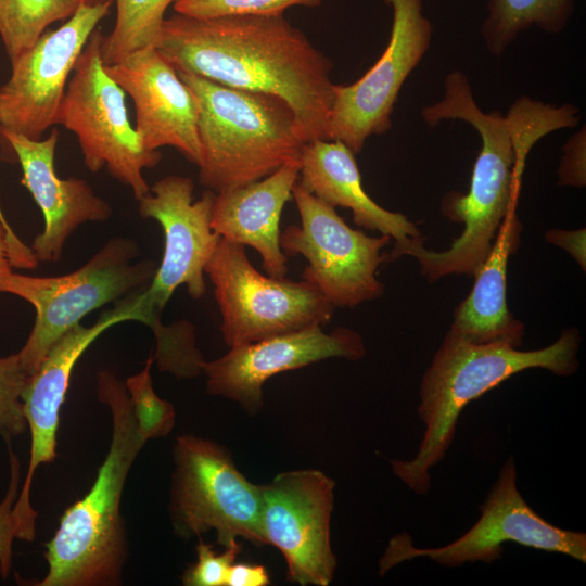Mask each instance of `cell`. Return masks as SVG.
Here are the masks:
<instances>
[{
	"instance_id": "6da1fadb",
	"label": "cell",
	"mask_w": 586,
	"mask_h": 586,
	"mask_svg": "<svg viewBox=\"0 0 586 586\" xmlns=\"http://www.w3.org/2000/svg\"><path fill=\"white\" fill-rule=\"evenodd\" d=\"M421 115L429 126L461 120L480 135L481 150L469 192L451 191L441 202L442 214L463 224V230L447 250H429L423 239H418L392 250L388 259L412 256L430 281L449 275L473 277L488 256L501 224L514 212L527 154L543 137L576 126L578 109L521 97L506 116L499 111L485 113L475 102L468 77L454 71L445 78L443 98L424 106Z\"/></svg>"
},
{
	"instance_id": "7a4b0ae2",
	"label": "cell",
	"mask_w": 586,
	"mask_h": 586,
	"mask_svg": "<svg viewBox=\"0 0 586 586\" xmlns=\"http://www.w3.org/2000/svg\"><path fill=\"white\" fill-rule=\"evenodd\" d=\"M155 48L177 72L269 93L292 109L305 142L329 140L332 62L284 15L164 20Z\"/></svg>"
},
{
	"instance_id": "3957f363",
	"label": "cell",
	"mask_w": 586,
	"mask_h": 586,
	"mask_svg": "<svg viewBox=\"0 0 586 586\" xmlns=\"http://www.w3.org/2000/svg\"><path fill=\"white\" fill-rule=\"evenodd\" d=\"M581 335L569 328L550 345L521 351L504 343H472L448 330L420 384L418 415L424 431L410 460H391L394 475L417 495L431 487L430 470L449 450L464 407L510 377L539 368L572 375L579 367Z\"/></svg>"
},
{
	"instance_id": "277c9868",
	"label": "cell",
	"mask_w": 586,
	"mask_h": 586,
	"mask_svg": "<svg viewBox=\"0 0 586 586\" xmlns=\"http://www.w3.org/2000/svg\"><path fill=\"white\" fill-rule=\"evenodd\" d=\"M98 394L112 415V441L90 491L62 515L47 544V575L39 586H99L120 582L126 538L119 507L128 472L151 438L126 384L111 371L98 374Z\"/></svg>"
},
{
	"instance_id": "5b68a950",
	"label": "cell",
	"mask_w": 586,
	"mask_h": 586,
	"mask_svg": "<svg viewBox=\"0 0 586 586\" xmlns=\"http://www.w3.org/2000/svg\"><path fill=\"white\" fill-rule=\"evenodd\" d=\"M177 73L198 103L199 179L207 190L219 193L243 187L300 162L306 142L285 101Z\"/></svg>"
},
{
	"instance_id": "8992f818",
	"label": "cell",
	"mask_w": 586,
	"mask_h": 586,
	"mask_svg": "<svg viewBox=\"0 0 586 586\" xmlns=\"http://www.w3.org/2000/svg\"><path fill=\"white\" fill-rule=\"evenodd\" d=\"M139 255L137 242L109 240L84 266L63 276L33 277L13 271L0 279V293L16 295L35 307L34 328L17 353L28 375L37 371L52 345L87 314L144 290L157 266Z\"/></svg>"
},
{
	"instance_id": "52a82bcc",
	"label": "cell",
	"mask_w": 586,
	"mask_h": 586,
	"mask_svg": "<svg viewBox=\"0 0 586 586\" xmlns=\"http://www.w3.org/2000/svg\"><path fill=\"white\" fill-rule=\"evenodd\" d=\"M103 33L97 27L80 53L58 116V125L74 132L86 167L110 175L130 190L137 200L150 192L143 169L156 166L158 150L143 146L132 127L125 91L109 76L101 58Z\"/></svg>"
},
{
	"instance_id": "ba28073f",
	"label": "cell",
	"mask_w": 586,
	"mask_h": 586,
	"mask_svg": "<svg viewBox=\"0 0 586 586\" xmlns=\"http://www.w3.org/2000/svg\"><path fill=\"white\" fill-rule=\"evenodd\" d=\"M205 273L221 316L229 347L327 324L334 306L311 283L264 276L245 246L220 239Z\"/></svg>"
},
{
	"instance_id": "9c48e42d",
	"label": "cell",
	"mask_w": 586,
	"mask_h": 586,
	"mask_svg": "<svg viewBox=\"0 0 586 586\" xmlns=\"http://www.w3.org/2000/svg\"><path fill=\"white\" fill-rule=\"evenodd\" d=\"M170 512L182 536L216 532L224 547L244 538L266 545L262 532V487L250 482L220 445L181 435L174 448Z\"/></svg>"
},
{
	"instance_id": "30bf717a",
	"label": "cell",
	"mask_w": 586,
	"mask_h": 586,
	"mask_svg": "<svg viewBox=\"0 0 586 586\" xmlns=\"http://www.w3.org/2000/svg\"><path fill=\"white\" fill-rule=\"evenodd\" d=\"M301 225L280 233L286 257L302 255L308 265L302 279L316 286L334 307H355L383 294L377 272L387 262V235L369 237L351 228L335 208L296 182L292 190Z\"/></svg>"
},
{
	"instance_id": "8fae6325",
	"label": "cell",
	"mask_w": 586,
	"mask_h": 586,
	"mask_svg": "<svg viewBox=\"0 0 586 586\" xmlns=\"http://www.w3.org/2000/svg\"><path fill=\"white\" fill-rule=\"evenodd\" d=\"M480 510L481 517L471 528L442 547H415L407 533L394 537L381 559V574L395 564L419 557L449 568L477 561L489 564L501 558L502 545L507 542L586 562L585 533L555 526L528 506L517 487L512 456L505 461Z\"/></svg>"
},
{
	"instance_id": "7c38bea8",
	"label": "cell",
	"mask_w": 586,
	"mask_h": 586,
	"mask_svg": "<svg viewBox=\"0 0 586 586\" xmlns=\"http://www.w3.org/2000/svg\"><path fill=\"white\" fill-rule=\"evenodd\" d=\"M114 0H81L74 14L11 61L0 86V129L39 140L58 125L68 77Z\"/></svg>"
},
{
	"instance_id": "4fadbf2b",
	"label": "cell",
	"mask_w": 586,
	"mask_h": 586,
	"mask_svg": "<svg viewBox=\"0 0 586 586\" xmlns=\"http://www.w3.org/2000/svg\"><path fill=\"white\" fill-rule=\"evenodd\" d=\"M392 9L388 43L378 61L357 81L334 85L329 114V140L359 153L371 136L392 128L399 91L428 51L433 27L423 15L422 0H384Z\"/></svg>"
},
{
	"instance_id": "5bb4252c",
	"label": "cell",
	"mask_w": 586,
	"mask_h": 586,
	"mask_svg": "<svg viewBox=\"0 0 586 586\" xmlns=\"http://www.w3.org/2000/svg\"><path fill=\"white\" fill-rule=\"evenodd\" d=\"M193 189L192 179L170 175L158 179L139 200V214L155 219L165 239L161 265L141 291L151 328L160 322L162 310L178 286L186 285L196 300L206 293L204 269L221 238L211 225L215 192L206 190L193 202Z\"/></svg>"
},
{
	"instance_id": "9a60e30c",
	"label": "cell",
	"mask_w": 586,
	"mask_h": 586,
	"mask_svg": "<svg viewBox=\"0 0 586 586\" xmlns=\"http://www.w3.org/2000/svg\"><path fill=\"white\" fill-rule=\"evenodd\" d=\"M334 486L331 477L316 469L282 472L260 485L263 536L266 545L282 553L292 583L328 586L333 579Z\"/></svg>"
},
{
	"instance_id": "2e32d148",
	"label": "cell",
	"mask_w": 586,
	"mask_h": 586,
	"mask_svg": "<svg viewBox=\"0 0 586 586\" xmlns=\"http://www.w3.org/2000/svg\"><path fill=\"white\" fill-rule=\"evenodd\" d=\"M124 321L146 324L141 291L103 313L90 327L80 323L65 332L50 348L22 394L23 412L30 431V457L21 493L13 508L16 539L35 537L38 513L31 507L30 489L36 470L56 457L60 410L65 402L72 371L85 351L107 329Z\"/></svg>"
},
{
	"instance_id": "e0dca14e",
	"label": "cell",
	"mask_w": 586,
	"mask_h": 586,
	"mask_svg": "<svg viewBox=\"0 0 586 586\" xmlns=\"http://www.w3.org/2000/svg\"><path fill=\"white\" fill-rule=\"evenodd\" d=\"M365 354L364 340L356 331L337 327L326 333L313 327L230 347L221 357L204 361L202 373L209 394L256 412L263 404V385L271 377L328 358L358 360Z\"/></svg>"
},
{
	"instance_id": "ac0fdd59",
	"label": "cell",
	"mask_w": 586,
	"mask_h": 586,
	"mask_svg": "<svg viewBox=\"0 0 586 586\" xmlns=\"http://www.w3.org/2000/svg\"><path fill=\"white\" fill-rule=\"evenodd\" d=\"M105 71L131 98L135 128L143 146L151 151L171 146L199 167L202 150L195 97L157 49L133 51Z\"/></svg>"
},
{
	"instance_id": "d6986e66",
	"label": "cell",
	"mask_w": 586,
	"mask_h": 586,
	"mask_svg": "<svg viewBox=\"0 0 586 586\" xmlns=\"http://www.w3.org/2000/svg\"><path fill=\"white\" fill-rule=\"evenodd\" d=\"M59 131L53 128L46 139L34 140L0 129L3 158L20 163L21 183L41 208L44 229L31 245L38 262L61 258L68 237L87 221H105L111 205L98 196L87 181L71 177L61 179L54 168Z\"/></svg>"
},
{
	"instance_id": "ffe728a7",
	"label": "cell",
	"mask_w": 586,
	"mask_h": 586,
	"mask_svg": "<svg viewBox=\"0 0 586 586\" xmlns=\"http://www.w3.org/2000/svg\"><path fill=\"white\" fill-rule=\"evenodd\" d=\"M298 174L300 162L289 163L258 181L215 193L213 230L221 239L253 247L270 277L288 273V257L280 246V217Z\"/></svg>"
},
{
	"instance_id": "44dd1931",
	"label": "cell",
	"mask_w": 586,
	"mask_h": 586,
	"mask_svg": "<svg viewBox=\"0 0 586 586\" xmlns=\"http://www.w3.org/2000/svg\"><path fill=\"white\" fill-rule=\"evenodd\" d=\"M297 182L328 205L351 209L357 226L390 237L394 240L393 249L423 239L415 222L383 208L366 193L355 154L341 141L306 142Z\"/></svg>"
},
{
	"instance_id": "7402d4cb",
	"label": "cell",
	"mask_w": 586,
	"mask_h": 586,
	"mask_svg": "<svg viewBox=\"0 0 586 586\" xmlns=\"http://www.w3.org/2000/svg\"><path fill=\"white\" fill-rule=\"evenodd\" d=\"M522 225L513 212L501 224L493 247L474 273L469 295L456 307L450 329L476 344L520 347L524 326L507 305V266L521 243Z\"/></svg>"
},
{
	"instance_id": "603a6c76",
	"label": "cell",
	"mask_w": 586,
	"mask_h": 586,
	"mask_svg": "<svg viewBox=\"0 0 586 586\" xmlns=\"http://www.w3.org/2000/svg\"><path fill=\"white\" fill-rule=\"evenodd\" d=\"M574 11V0H489L481 35L486 50L499 56L532 27L552 35L561 33Z\"/></svg>"
},
{
	"instance_id": "cb8c5ba5",
	"label": "cell",
	"mask_w": 586,
	"mask_h": 586,
	"mask_svg": "<svg viewBox=\"0 0 586 586\" xmlns=\"http://www.w3.org/2000/svg\"><path fill=\"white\" fill-rule=\"evenodd\" d=\"M176 0H114L116 20L112 31L102 38L101 58L105 66L125 55L155 47L165 13Z\"/></svg>"
},
{
	"instance_id": "d4e9b609",
	"label": "cell",
	"mask_w": 586,
	"mask_h": 586,
	"mask_svg": "<svg viewBox=\"0 0 586 586\" xmlns=\"http://www.w3.org/2000/svg\"><path fill=\"white\" fill-rule=\"evenodd\" d=\"M81 0H0V38L13 61L58 21H65Z\"/></svg>"
},
{
	"instance_id": "484cf974",
	"label": "cell",
	"mask_w": 586,
	"mask_h": 586,
	"mask_svg": "<svg viewBox=\"0 0 586 586\" xmlns=\"http://www.w3.org/2000/svg\"><path fill=\"white\" fill-rule=\"evenodd\" d=\"M29 377L17 353L0 357V442L10 444L27 429L22 394Z\"/></svg>"
},
{
	"instance_id": "4316f807",
	"label": "cell",
	"mask_w": 586,
	"mask_h": 586,
	"mask_svg": "<svg viewBox=\"0 0 586 586\" xmlns=\"http://www.w3.org/2000/svg\"><path fill=\"white\" fill-rule=\"evenodd\" d=\"M322 0H176V13L213 18L229 15H282L291 7L316 8Z\"/></svg>"
},
{
	"instance_id": "83f0119b",
	"label": "cell",
	"mask_w": 586,
	"mask_h": 586,
	"mask_svg": "<svg viewBox=\"0 0 586 586\" xmlns=\"http://www.w3.org/2000/svg\"><path fill=\"white\" fill-rule=\"evenodd\" d=\"M154 358L146 360L138 374L128 378L126 387L133 402L142 428L151 438L165 436L175 422V410L170 403L161 399L153 390L150 369Z\"/></svg>"
},
{
	"instance_id": "f1b7e54d",
	"label": "cell",
	"mask_w": 586,
	"mask_h": 586,
	"mask_svg": "<svg viewBox=\"0 0 586 586\" xmlns=\"http://www.w3.org/2000/svg\"><path fill=\"white\" fill-rule=\"evenodd\" d=\"M241 548L238 542L226 547L221 553L200 540L196 546V562L183 574L187 586H226L227 576Z\"/></svg>"
},
{
	"instance_id": "f546056e",
	"label": "cell",
	"mask_w": 586,
	"mask_h": 586,
	"mask_svg": "<svg viewBox=\"0 0 586 586\" xmlns=\"http://www.w3.org/2000/svg\"><path fill=\"white\" fill-rule=\"evenodd\" d=\"M9 445L10 483L4 498L0 502V574L7 578L13 565V542L16 538V524L13 508L18 496L21 464Z\"/></svg>"
},
{
	"instance_id": "4dcf8cb0",
	"label": "cell",
	"mask_w": 586,
	"mask_h": 586,
	"mask_svg": "<svg viewBox=\"0 0 586 586\" xmlns=\"http://www.w3.org/2000/svg\"><path fill=\"white\" fill-rule=\"evenodd\" d=\"M38 259L31 247L27 246L8 224L0 211V279L12 271V267L34 269Z\"/></svg>"
},
{
	"instance_id": "1f68e13d",
	"label": "cell",
	"mask_w": 586,
	"mask_h": 586,
	"mask_svg": "<svg viewBox=\"0 0 586 586\" xmlns=\"http://www.w3.org/2000/svg\"><path fill=\"white\" fill-rule=\"evenodd\" d=\"M586 133L579 129L563 145L558 169V184L583 188L586 184Z\"/></svg>"
},
{
	"instance_id": "d6a6232c",
	"label": "cell",
	"mask_w": 586,
	"mask_h": 586,
	"mask_svg": "<svg viewBox=\"0 0 586 586\" xmlns=\"http://www.w3.org/2000/svg\"><path fill=\"white\" fill-rule=\"evenodd\" d=\"M547 242L568 252L573 259L585 270L586 268V230L551 229L545 233Z\"/></svg>"
},
{
	"instance_id": "836d02e7",
	"label": "cell",
	"mask_w": 586,
	"mask_h": 586,
	"mask_svg": "<svg viewBox=\"0 0 586 586\" xmlns=\"http://www.w3.org/2000/svg\"><path fill=\"white\" fill-rule=\"evenodd\" d=\"M269 573L262 564L233 563L229 570L226 586H267Z\"/></svg>"
},
{
	"instance_id": "e575fe53",
	"label": "cell",
	"mask_w": 586,
	"mask_h": 586,
	"mask_svg": "<svg viewBox=\"0 0 586 586\" xmlns=\"http://www.w3.org/2000/svg\"><path fill=\"white\" fill-rule=\"evenodd\" d=\"M0 211H1V208H0Z\"/></svg>"
}]
</instances>
